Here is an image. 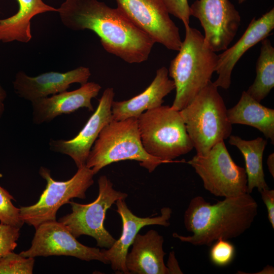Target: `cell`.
Returning a JSON list of instances; mask_svg holds the SVG:
<instances>
[{"instance_id": "obj_31", "label": "cell", "mask_w": 274, "mask_h": 274, "mask_svg": "<svg viewBox=\"0 0 274 274\" xmlns=\"http://www.w3.org/2000/svg\"><path fill=\"white\" fill-rule=\"evenodd\" d=\"M267 164L268 170L272 176V177H274V154L273 153L270 154L267 160Z\"/></svg>"}, {"instance_id": "obj_33", "label": "cell", "mask_w": 274, "mask_h": 274, "mask_svg": "<svg viewBox=\"0 0 274 274\" xmlns=\"http://www.w3.org/2000/svg\"><path fill=\"white\" fill-rule=\"evenodd\" d=\"M4 110H5V108H4V104L3 103L0 104V118H1L3 114Z\"/></svg>"}, {"instance_id": "obj_18", "label": "cell", "mask_w": 274, "mask_h": 274, "mask_svg": "<svg viewBox=\"0 0 274 274\" xmlns=\"http://www.w3.org/2000/svg\"><path fill=\"white\" fill-rule=\"evenodd\" d=\"M175 89L174 82L169 79L168 69L161 67L156 71L150 85L140 94L126 100H113V120L138 118L144 112L162 106L164 97Z\"/></svg>"}, {"instance_id": "obj_1", "label": "cell", "mask_w": 274, "mask_h": 274, "mask_svg": "<svg viewBox=\"0 0 274 274\" xmlns=\"http://www.w3.org/2000/svg\"><path fill=\"white\" fill-rule=\"evenodd\" d=\"M62 23L74 31L88 29L104 49L129 63L148 60L155 43L117 8L98 0H65L57 9Z\"/></svg>"}, {"instance_id": "obj_19", "label": "cell", "mask_w": 274, "mask_h": 274, "mask_svg": "<svg viewBox=\"0 0 274 274\" xmlns=\"http://www.w3.org/2000/svg\"><path fill=\"white\" fill-rule=\"evenodd\" d=\"M163 236L155 230H150L145 234L138 233L126 257L129 273L168 274L164 262L166 253L163 249Z\"/></svg>"}, {"instance_id": "obj_15", "label": "cell", "mask_w": 274, "mask_h": 274, "mask_svg": "<svg viewBox=\"0 0 274 274\" xmlns=\"http://www.w3.org/2000/svg\"><path fill=\"white\" fill-rule=\"evenodd\" d=\"M90 76L89 68L85 66H79L65 73L47 72L35 77L19 71L15 76L13 87L19 96L31 102L66 91L72 84H84Z\"/></svg>"}, {"instance_id": "obj_34", "label": "cell", "mask_w": 274, "mask_h": 274, "mask_svg": "<svg viewBox=\"0 0 274 274\" xmlns=\"http://www.w3.org/2000/svg\"><path fill=\"white\" fill-rule=\"evenodd\" d=\"M237 1H238V4H242V3H244L247 0H237Z\"/></svg>"}, {"instance_id": "obj_4", "label": "cell", "mask_w": 274, "mask_h": 274, "mask_svg": "<svg viewBox=\"0 0 274 274\" xmlns=\"http://www.w3.org/2000/svg\"><path fill=\"white\" fill-rule=\"evenodd\" d=\"M223 98L211 81L185 108L180 111L197 155H206L232 132Z\"/></svg>"}, {"instance_id": "obj_17", "label": "cell", "mask_w": 274, "mask_h": 274, "mask_svg": "<svg viewBox=\"0 0 274 274\" xmlns=\"http://www.w3.org/2000/svg\"><path fill=\"white\" fill-rule=\"evenodd\" d=\"M101 88L98 83L87 82L76 90L65 91L31 101L33 123L49 122L58 116L72 113L81 108L93 111L91 100L98 95Z\"/></svg>"}, {"instance_id": "obj_9", "label": "cell", "mask_w": 274, "mask_h": 274, "mask_svg": "<svg viewBox=\"0 0 274 274\" xmlns=\"http://www.w3.org/2000/svg\"><path fill=\"white\" fill-rule=\"evenodd\" d=\"M187 163L213 195L227 198L247 193L245 169L234 162L224 141L215 144L206 155L196 154Z\"/></svg>"}, {"instance_id": "obj_11", "label": "cell", "mask_w": 274, "mask_h": 274, "mask_svg": "<svg viewBox=\"0 0 274 274\" xmlns=\"http://www.w3.org/2000/svg\"><path fill=\"white\" fill-rule=\"evenodd\" d=\"M190 12L204 30V44L215 52L226 50L241 25L239 12L229 0H195Z\"/></svg>"}, {"instance_id": "obj_13", "label": "cell", "mask_w": 274, "mask_h": 274, "mask_svg": "<svg viewBox=\"0 0 274 274\" xmlns=\"http://www.w3.org/2000/svg\"><path fill=\"white\" fill-rule=\"evenodd\" d=\"M114 95V89L107 88L99 99L96 110L79 133L69 140H50V149L69 156L78 168L85 165L91 149L100 132L113 120L112 104Z\"/></svg>"}, {"instance_id": "obj_7", "label": "cell", "mask_w": 274, "mask_h": 274, "mask_svg": "<svg viewBox=\"0 0 274 274\" xmlns=\"http://www.w3.org/2000/svg\"><path fill=\"white\" fill-rule=\"evenodd\" d=\"M98 195L88 204L70 201L72 212L61 217L59 221L77 238L82 235L93 237L97 246L109 249L116 239L106 229L104 221L107 211L119 199H125L128 195L113 188V183L106 176L98 180Z\"/></svg>"}, {"instance_id": "obj_24", "label": "cell", "mask_w": 274, "mask_h": 274, "mask_svg": "<svg viewBox=\"0 0 274 274\" xmlns=\"http://www.w3.org/2000/svg\"><path fill=\"white\" fill-rule=\"evenodd\" d=\"M33 257H25L10 252L0 258V274H31Z\"/></svg>"}, {"instance_id": "obj_10", "label": "cell", "mask_w": 274, "mask_h": 274, "mask_svg": "<svg viewBox=\"0 0 274 274\" xmlns=\"http://www.w3.org/2000/svg\"><path fill=\"white\" fill-rule=\"evenodd\" d=\"M118 9L154 42L179 51L182 41L179 27L163 0H115Z\"/></svg>"}, {"instance_id": "obj_32", "label": "cell", "mask_w": 274, "mask_h": 274, "mask_svg": "<svg viewBox=\"0 0 274 274\" xmlns=\"http://www.w3.org/2000/svg\"><path fill=\"white\" fill-rule=\"evenodd\" d=\"M7 97L6 91L4 89L0 84V104L3 103Z\"/></svg>"}, {"instance_id": "obj_27", "label": "cell", "mask_w": 274, "mask_h": 274, "mask_svg": "<svg viewBox=\"0 0 274 274\" xmlns=\"http://www.w3.org/2000/svg\"><path fill=\"white\" fill-rule=\"evenodd\" d=\"M20 228L3 223L0 224V258L13 251L17 246Z\"/></svg>"}, {"instance_id": "obj_29", "label": "cell", "mask_w": 274, "mask_h": 274, "mask_svg": "<svg viewBox=\"0 0 274 274\" xmlns=\"http://www.w3.org/2000/svg\"><path fill=\"white\" fill-rule=\"evenodd\" d=\"M262 199L265 204L268 220L274 228V190L267 189L260 192Z\"/></svg>"}, {"instance_id": "obj_14", "label": "cell", "mask_w": 274, "mask_h": 274, "mask_svg": "<svg viewBox=\"0 0 274 274\" xmlns=\"http://www.w3.org/2000/svg\"><path fill=\"white\" fill-rule=\"evenodd\" d=\"M117 212L122 222V231L120 238L116 240L112 246L101 250L109 261L113 270L117 272L128 274L125 264L128 249L132 245L140 230L147 225H158L167 227L172 215V210L164 207L161 210V215L155 217H139L128 209L125 199H119L115 202Z\"/></svg>"}, {"instance_id": "obj_8", "label": "cell", "mask_w": 274, "mask_h": 274, "mask_svg": "<svg viewBox=\"0 0 274 274\" xmlns=\"http://www.w3.org/2000/svg\"><path fill=\"white\" fill-rule=\"evenodd\" d=\"M39 174L46 181L45 190L36 203L20 208L23 222L35 229L43 223L56 220L58 210L71 199H85L86 191L94 183V174L86 165L78 168L74 176L65 181L53 180L50 170L43 166Z\"/></svg>"}, {"instance_id": "obj_16", "label": "cell", "mask_w": 274, "mask_h": 274, "mask_svg": "<svg viewBox=\"0 0 274 274\" xmlns=\"http://www.w3.org/2000/svg\"><path fill=\"white\" fill-rule=\"evenodd\" d=\"M274 28V8L261 17L253 18L240 39L231 47L218 55L215 72L218 75L214 84L218 88H229L231 74L235 64L250 48L267 38Z\"/></svg>"}, {"instance_id": "obj_25", "label": "cell", "mask_w": 274, "mask_h": 274, "mask_svg": "<svg viewBox=\"0 0 274 274\" xmlns=\"http://www.w3.org/2000/svg\"><path fill=\"white\" fill-rule=\"evenodd\" d=\"M14 197L0 186V221L1 223L21 228L24 222L20 217V208L15 207Z\"/></svg>"}, {"instance_id": "obj_30", "label": "cell", "mask_w": 274, "mask_h": 274, "mask_svg": "<svg viewBox=\"0 0 274 274\" xmlns=\"http://www.w3.org/2000/svg\"><path fill=\"white\" fill-rule=\"evenodd\" d=\"M167 267L168 269L169 273H182L173 251L169 254Z\"/></svg>"}, {"instance_id": "obj_26", "label": "cell", "mask_w": 274, "mask_h": 274, "mask_svg": "<svg viewBox=\"0 0 274 274\" xmlns=\"http://www.w3.org/2000/svg\"><path fill=\"white\" fill-rule=\"evenodd\" d=\"M211 246L210 258L211 262L218 266H225L233 260L235 249L228 239L219 238Z\"/></svg>"}, {"instance_id": "obj_6", "label": "cell", "mask_w": 274, "mask_h": 274, "mask_svg": "<svg viewBox=\"0 0 274 274\" xmlns=\"http://www.w3.org/2000/svg\"><path fill=\"white\" fill-rule=\"evenodd\" d=\"M137 119L141 142L149 154L168 163L193 149L179 111L162 105Z\"/></svg>"}, {"instance_id": "obj_3", "label": "cell", "mask_w": 274, "mask_h": 274, "mask_svg": "<svg viewBox=\"0 0 274 274\" xmlns=\"http://www.w3.org/2000/svg\"><path fill=\"white\" fill-rule=\"evenodd\" d=\"M185 28V39L168 69L176 92L170 107L179 111L211 81L218 61L216 52L204 45L201 32L189 25Z\"/></svg>"}, {"instance_id": "obj_12", "label": "cell", "mask_w": 274, "mask_h": 274, "mask_svg": "<svg viewBox=\"0 0 274 274\" xmlns=\"http://www.w3.org/2000/svg\"><path fill=\"white\" fill-rule=\"evenodd\" d=\"M20 254L25 257L68 256L87 261L98 260L110 264L99 248L89 247L79 243L59 221H50L36 228L30 247Z\"/></svg>"}, {"instance_id": "obj_23", "label": "cell", "mask_w": 274, "mask_h": 274, "mask_svg": "<svg viewBox=\"0 0 274 274\" xmlns=\"http://www.w3.org/2000/svg\"><path fill=\"white\" fill-rule=\"evenodd\" d=\"M256 63V77L246 92L260 102L274 87V48L267 38L261 41Z\"/></svg>"}, {"instance_id": "obj_5", "label": "cell", "mask_w": 274, "mask_h": 274, "mask_svg": "<svg viewBox=\"0 0 274 274\" xmlns=\"http://www.w3.org/2000/svg\"><path fill=\"white\" fill-rule=\"evenodd\" d=\"M131 160L149 173L164 161L149 154L142 145L136 118L113 120L100 132L88 156L86 166L94 175L112 163Z\"/></svg>"}, {"instance_id": "obj_28", "label": "cell", "mask_w": 274, "mask_h": 274, "mask_svg": "<svg viewBox=\"0 0 274 274\" xmlns=\"http://www.w3.org/2000/svg\"><path fill=\"white\" fill-rule=\"evenodd\" d=\"M169 14L181 20L184 26L189 25L190 6L188 0H163Z\"/></svg>"}, {"instance_id": "obj_2", "label": "cell", "mask_w": 274, "mask_h": 274, "mask_svg": "<svg viewBox=\"0 0 274 274\" xmlns=\"http://www.w3.org/2000/svg\"><path fill=\"white\" fill-rule=\"evenodd\" d=\"M257 210V203L247 193L215 204L197 196L191 200L184 217L186 229L193 234L173 235L194 246H211L219 238L228 239L244 233L251 227Z\"/></svg>"}, {"instance_id": "obj_20", "label": "cell", "mask_w": 274, "mask_h": 274, "mask_svg": "<svg viewBox=\"0 0 274 274\" xmlns=\"http://www.w3.org/2000/svg\"><path fill=\"white\" fill-rule=\"evenodd\" d=\"M19 9L14 15L0 19V42L18 41L27 43L31 38V20L35 16L47 12H57V9L42 0H17Z\"/></svg>"}, {"instance_id": "obj_22", "label": "cell", "mask_w": 274, "mask_h": 274, "mask_svg": "<svg viewBox=\"0 0 274 274\" xmlns=\"http://www.w3.org/2000/svg\"><path fill=\"white\" fill-rule=\"evenodd\" d=\"M229 143L236 147L243 155L247 178V193L255 188L261 191L269 189L263 168V155L267 141L258 137L252 140H245L236 135L229 136Z\"/></svg>"}, {"instance_id": "obj_21", "label": "cell", "mask_w": 274, "mask_h": 274, "mask_svg": "<svg viewBox=\"0 0 274 274\" xmlns=\"http://www.w3.org/2000/svg\"><path fill=\"white\" fill-rule=\"evenodd\" d=\"M230 123L252 126L261 131L274 144V110L262 105L246 91L238 102L227 110Z\"/></svg>"}]
</instances>
